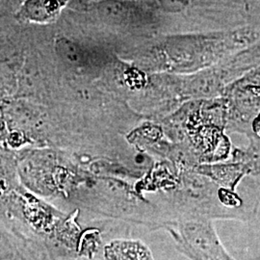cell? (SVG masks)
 <instances>
[{
	"instance_id": "277c9868",
	"label": "cell",
	"mask_w": 260,
	"mask_h": 260,
	"mask_svg": "<svg viewBox=\"0 0 260 260\" xmlns=\"http://www.w3.org/2000/svg\"><path fill=\"white\" fill-rule=\"evenodd\" d=\"M54 48L56 54L71 65H87L94 55L93 51L88 47L66 37L57 39Z\"/></svg>"
},
{
	"instance_id": "8992f818",
	"label": "cell",
	"mask_w": 260,
	"mask_h": 260,
	"mask_svg": "<svg viewBox=\"0 0 260 260\" xmlns=\"http://www.w3.org/2000/svg\"><path fill=\"white\" fill-rule=\"evenodd\" d=\"M256 50H257V52H258V55H260V44L259 46H257V47H256Z\"/></svg>"
},
{
	"instance_id": "7a4b0ae2",
	"label": "cell",
	"mask_w": 260,
	"mask_h": 260,
	"mask_svg": "<svg viewBox=\"0 0 260 260\" xmlns=\"http://www.w3.org/2000/svg\"><path fill=\"white\" fill-rule=\"evenodd\" d=\"M98 13L103 19L116 24H127L141 19V12L132 3L121 0H101L96 3Z\"/></svg>"
},
{
	"instance_id": "5b68a950",
	"label": "cell",
	"mask_w": 260,
	"mask_h": 260,
	"mask_svg": "<svg viewBox=\"0 0 260 260\" xmlns=\"http://www.w3.org/2000/svg\"><path fill=\"white\" fill-rule=\"evenodd\" d=\"M160 7L170 13H177L185 9L189 0H158Z\"/></svg>"
},
{
	"instance_id": "3957f363",
	"label": "cell",
	"mask_w": 260,
	"mask_h": 260,
	"mask_svg": "<svg viewBox=\"0 0 260 260\" xmlns=\"http://www.w3.org/2000/svg\"><path fill=\"white\" fill-rule=\"evenodd\" d=\"M108 260H153L149 248L140 241H115L105 248Z\"/></svg>"
},
{
	"instance_id": "6da1fadb",
	"label": "cell",
	"mask_w": 260,
	"mask_h": 260,
	"mask_svg": "<svg viewBox=\"0 0 260 260\" xmlns=\"http://www.w3.org/2000/svg\"><path fill=\"white\" fill-rule=\"evenodd\" d=\"M68 0H24L17 12V19L23 22L47 24L55 21Z\"/></svg>"
}]
</instances>
